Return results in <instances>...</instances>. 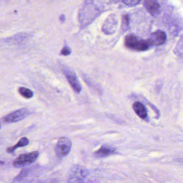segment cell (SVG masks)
I'll return each mask as SVG.
<instances>
[{
	"instance_id": "obj_1",
	"label": "cell",
	"mask_w": 183,
	"mask_h": 183,
	"mask_svg": "<svg viewBox=\"0 0 183 183\" xmlns=\"http://www.w3.org/2000/svg\"><path fill=\"white\" fill-rule=\"evenodd\" d=\"M100 14V10L92 1H86L79 13V21L82 25H86Z\"/></svg>"
},
{
	"instance_id": "obj_2",
	"label": "cell",
	"mask_w": 183,
	"mask_h": 183,
	"mask_svg": "<svg viewBox=\"0 0 183 183\" xmlns=\"http://www.w3.org/2000/svg\"><path fill=\"white\" fill-rule=\"evenodd\" d=\"M125 45L128 49L137 51H147L151 46L148 40L142 39L132 34L126 36Z\"/></svg>"
},
{
	"instance_id": "obj_3",
	"label": "cell",
	"mask_w": 183,
	"mask_h": 183,
	"mask_svg": "<svg viewBox=\"0 0 183 183\" xmlns=\"http://www.w3.org/2000/svg\"><path fill=\"white\" fill-rule=\"evenodd\" d=\"M88 175V170L86 168L81 165H74L70 170L68 183H83Z\"/></svg>"
},
{
	"instance_id": "obj_4",
	"label": "cell",
	"mask_w": 183,
	"mask_h": 183,
	"mask_svg": "<svg viewBox=\"0 0 183 183\" xmlns=\"http://www.w3.org/2000/svg\"><path fill=\"white\" fill-rule=\"evenodd\" d=\"M39 154L38 151H33L28 154H21L14 160L13 166L16 168H22L35 162Z\"/></svg>"
},
{
	"instance_id": "obj_5",
	"label": "cell",
	"mask_w": 183,
	"mask_h": 183,
	"mask_svg": "<svg viewBox=\"0 0 183 183\" xmlns=\"http://www.w3.org/2000/svg\"><path fill=\"white\" fill-rule=\"evenodd\" d=\"M72 146V141L69 138L61 137L58 140L56 146V155L60 159L65 158L69 153Z\"/></svg>"
},
{
	"instance_id": "obj_6",
	"label": "cell",
	"mask_w": 183,
	"mask_h": 183,
	"mask_svg": "<svg viewBox=\"0 0 183 183\" xmlns=\"http://www.w3.org/2000/svg\"><path fill=\"white\" fill-rule=\"evenodd\" d=\"M118 16L115 14H111L107 17L103 25L102 31L106 35H112L116 32L118 27Z\"/></svg>"
},
{
	"instance_id": "obj_7",
	"label": "cell",
	"mask_w": 183,
	"mask_h": 183,
	"mask_svg": "<svg viewBox=\"0 0 183 183\" xmlns=\"http://www.w3.org/2000/svg\"><path fill=\"white\" fill-rule=\"evenodd\" d=\"M63 72L73 90L76 93H80L82 90V86L74 72L67 67L63 68Z\"/></svg>"
},
{
	"instance_id": "obj_8",
	"label": "cell",
	"mask_w": 183,
	"mask_h": 183,
	"mask_svg": "<svg viewBox=\"0 0 183 183\" xmlns=\"http://www.w3.org/2000/svg\"><path fill=\"white\" fill-rule=\"evenodd\" d=\"M29 114V110L26 108H23L19 109V110L15 111L5 116L3 120L7 123H16L26 118Z\"/></svg>"
},
{
	"instance_id": "obj_9",
	"label": "cell",
	"mask_w": 183,
	"mask_h": 183,
	"mask_svg": "<svg viewBox=\"0 0 183 183\" xmlns=\"http://www.w3.org/2000/svg\"><path fill=\"white\" fill-rule=\"evenodd\" d=\"M167 39V35L164 31L157 30L151 33L148 42L151 45L160 46L164 43Z\"/></svg>"
},
{
	"instance_id": "obj_10",
	"label": "cell",
	"mask_w": 183,
	"mask_h": 183,
	"mask_svg": "<svg viewBox=\"0 0 183 183\" xmlns=\"http://www.w3.org/2000/svg\"><path fill=\"white\" fill-rule=\"evenodd\" d=\"M144 5L152 16L157 17L160 14V6L156 1H144Z\"/></svg>"
},
{
	"instance_id": "obj_11",
	"label": "cell",
	"mask_w": 183,
	"mask_h": 183,
	"mask_svg": "<svg viewBox=\"0 0 183 183\" xmlns=\"http://www.w3.org/2000/svg\"><path fill=\"white\" fill-rule=\"evenodd\" d=\"M116 153V148L109 146H104L95 152V155L97 158H105Z\"/></svg>"
},
{
	"instance_id": "obj_12",
	"label": "cell",
	"mask_w": 183,
	"mask_h": 183,
	"mask_svg": "<svg viewBox=\"0 0 183 183\" xmlns=\"http://www.w3.org/2000/svg\"><path fill=\"white\" fill-rule=\"evenodd\" d=\"M133 109L135 114H137L140 118L145 119L147 117V109L144 105L141 102L138 101L135 102L133 104Z\"/></svg>"
},
{
	"instance_id": "obj_13",
	"label": "cell",
	"mask_w": 183,
	"mask_h": 183,
	"mask_svg": "<svg viewBox=\"0 0 183 183\" xmlns=\"http://www.w3.org/2000/svg\"><path fill=\"white\" fill-rule=\"evenodd\" d=\"M29 144V139L25 137H22L19 140V142L16 145L7 149V152L9 153H12L17 149L20 148V147H23L27 146Z\"/></svg>"
},
{
	"instance_id": "obj_14",
	"label": "cell",
	"mask_w": 183,
	"mask_h": 183,
	"mask_svg": "<svg viewBox=\"0 0 183 183\" xmlns=\"http://www.w3.org/2000/svg\"><path fill=\"white\" fill-rule=\"evenodd\" d=\"M19 93L23 97L29 99L33 97V93L29 89L26 88L24 87H21L19 89Z\"/></svg>"
},
{
	"instance_id": "obj_15",
	"label": "cell",
	"mask_w": 183,
	"mask_h": 183,
	"mask_svg": "<svg viewBox=\"0 0 183 183\" xmlns=\"http://www.w3.org/2000/svg\"><path fill=\"white\" fill-rule=\"evenodd\" d=\"M130 26V17L128 15H124L122 17L121 22V30L123 32H125L129 29Z\"/></svg>"
},
{
	"instance_id": "obj_16",
	"label": "cell",
	"mask_w": 183,
	"mask_h": 183,
	"mask_svg": "<svg viewBox=\"0 0 183 183\" xmlns=\"http://www.w3.org/2000/svg\"><path fill=\"white\" fill-rule=\"evenodd\" d=\"M175 51V53L177 56H181L183 55V38H182V36L181 37V39L179 40L178 44L177 45Z\"/></svg>"
},
{
	"instance_id": "obj_17",
	"label": "cell",
	"mask_w": 183,
	"mask_h": 183,
	"mask_svg": "<svg viewBox=\"0 0 183 183\" xmlns=\"http://www.w3.org/2000/svg\"><path fill=\"white\" fill-rule=\"evenodd\" d=\"M124 3L127 5L128 7H134L140 3V1L137 0H124L122 1Z\"/></svg>"
},
{
	"instance_id": "obj_18",
	"label": "cell",
	"mask_w": 183,
	"mask_h": 183,
	"mask_svg": "<svg viewBox=\"0 0 183 183\" xmlns=\"http://www.w3.org/2000/svg\"><path fill=\"white\" fill-rule=\"evenodd\" d=\"M29 172L28 169H24L21 171V172L19 174V175L15 178V181H20L21 179H23L27 175Z\"/></svg>"
},
{
	"instance_id": "obj_19",
	"label": "cell",
	"mask_w": 183,
	"mask_h": 183,
	"mask_svg": "<svg viewBox=\"0 0 183 183\" xmlns=\"http://www.w3.org/2000/svg\"><path fill=\"white\" fill-rule=\"evenodd\" d=\"M71 49L67 46H65L61 51V54L63 56H67L71 54Z\"/></svg>"
},
{
	"instance_id": "obj_20",
	"label": "cell",
	"mask_w": 183,
	"mask_h": 183,
	"mask_svg": "<svg viewBox=\"0 0 183 183\" xmlns=\"http://www.w3.org/2000/svg\"><path fill=\"white\" fill-rule=\"evenodd\" d=\"M65 20H66V17H65V15L62 14L60 16V21L62 23H63V22H65Z\"/></svg>"
},
{
	"instance_id": "obj_21",
	"label": "cell",
	"mask_w": 183,
	"mask_h": 183,
	"mask_svg": "<svg viewBox=\"0 0 183 183\" xmlns=\"http://www.w3.org/2000/svg\"><path fill=\"white\" fill-rule=\"evenodd\" d=\"M0 129H1V125H0Z\"/></svg>"
}]
</instances>
